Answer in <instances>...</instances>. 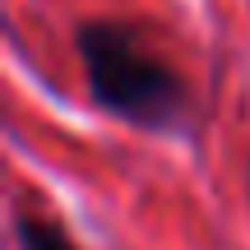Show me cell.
Wrapping results in <instances>:
<instances>
[{
  "mask_svg": "<svg viewBox=\"0 0 250 250\" xmlns=\"http://www.w3.org/2000/svg\"><path fill=\"white\" fill-rule=\"evenodd\" d=\"M14 246L19 250H79L61 223H51V218L37 213V208L14 213Z\"/></svg>",
  "mask_w": 250,
  "mask_h": 250,
  "instance_id": "2",
  "label": "cell"
},
{
  "mask_svg": "<svg viewBox=\"0 0 250 250\" xmlns=\"http://www.w3.org/2000/svg\"><path fill=\"white\" fill-rule=\"evenodd\" d=\"M74 51L83 61L88 93L107 116L144 134L190 130V88L148 46L144 28L116 19H88L74 28Z\"/></svg>",
  "mask_w": 250,
  "mask_h": 250,
  "instance_id": "1",
  "label": "cell"
}]
</instances>
